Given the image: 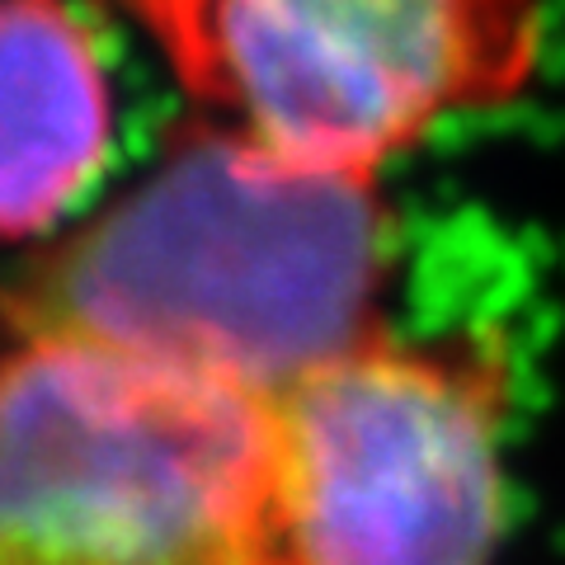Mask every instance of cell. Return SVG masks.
<instances>
[{
    "mask_svg": "<svg viewBox=\"0 0 565 565\" xmlns=\"http://www.w3.org/2000/svg\"><path fill=\"white\" fill-rule=\"evenodd\" d=\"M382 180L311 174L207 118L6 297L10 334H76L259 396L386 330Z\"/></svg>",
    "mask_w": 565,
    "mask_h": 565,
    "instance_id": "cell-1",
    "label": "cell"
},
{
    "mask_svg": "<svg viewBox=\"0 0 565 565\" xmlns=\"http://www.w3.org/2000/svg\"><path fill=\"white\" fill-rule=\"evenodd\" d=\"M274 396L76 334L0 349V565H241Z\"/></svg>",
    "mask_w": 565,
    "mask_h": 565,
    "instance_id": "cell-2",
    "label": "cell"
},
{
    "mask_svg": "<svg viewBox=\"0 0 565 565\" xmlns=\"http://www.w3.org/2000/svg\"><path fill=\"white\" fill-rule=\"evenodd\" d=\"M199 118L311 174L382 180L457 114L519 99L542 0H118Z\"/></svg>",
    "mask_w": 565,
    "mask_h": 565,
    "instance_id": "cell-3",
    "label": "cell"
},
{
    "mask_svg": "<svg viewBox=\"0 0 565 565\" xmlns=\"http://www.w3.org/2000/svg\"><path fill=\"white\" fill-rule=\"evenodd\" d=\"M509 353L494 334L340 353L274 396V452L241 565H494Z\"/></svg>",
    "mask_w": 565,
    "mask_h": 565,
    "instance_id": "cell-4",
    "label": "cell"
},
{
    "mask_svg": "<svg viewBox=\"0 0 565 565\" xmlns=\"http://www.w3.org/2000/svg\"><path fill=\"white\" fill-rule=\"evenodd\" d=\"M114 156V90L66 0H0V241L52 232Z\"/></svg>",
    "mask_w": 565,
    "mask_h": 565,
    "instance_id": "cell-5",
    "label": "cell"
}]
</instances>
